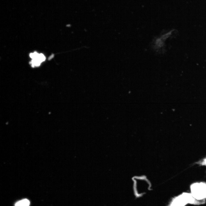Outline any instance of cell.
Returning a JSON list of instances; mask_svg holds the SVG:
<instances>
[{
    "mask_svg": "<svg viewBox=\"0 0 206 206\" xmlns=\"http://www.w3.org/2000/svg\"><path fill=\"white\" fill-rule=\"evenodd\" d=\"M133 189L135 195L140 197L150 189L151 185L149 180L144 176H136L133 178Z\"/></svg>",
    "mask_w": 206,
    "mask_h": 206,
    "instance_id": "cell-1",
    "label": "cell"
},
{
    "mask_svg": "<svg viewBox=\"0 0 206 206\" xmlns=\"http://www.w3.org/2000/svg\"><path fill=\"white\" fill-rule=\"evenodd\" d=\"M191 194L195 199L202 200L206 198V183L196 182L190 186Z\"/></svg>",
    "mask_w": 206,
    "mask_h": 206,
    "instance_id": "cell-2",
    "label": "cell"
},
{
    "mask_svg": "<svg viewBox=\"0 0 206 206\" xmlns=\"http://www.w3.org/2000/svg\"><path fill=\"white\" fill-rule=\"evenodd\" d=\"M195 199L191 193H184L174 198L169 206H185L189 203H193Z\"/></svg>",
    "mask_w": 206,
    "mask_h": 206,
    "instance_id": "cell-3",
    "label": "cell"
},
{
    "mask_svg": "<svg viewBox=\"0 0 206 206\" xmlns=\"http://www.w3.org/2000/svg\"><path fill=\"white\" fill-rule=\"evenodd\" d=\"M30 202L29 200L24 199L17 202L15 206H29Z\"/></svg>",
    "mask_w": 206,
    "mask_h": 206,
    "instance_id": "cell-4",
    "label": "cell"
},
{
    "mask_svg": "<svg viewBox=\"0 0 206 206\" xmlns=\"http://www.w3.org/2000/svg\"><path fill=\"white\" fill-rule=\"evenodd\" d=\"M41 63V62L37 58L32 59L30 62V64H31L32 67L39 66L40 65Z\"/></svg>",
    "mask_w": 206,
    "mask_h": 206,
    "instance_id": "cell-5",
    "label": "cell"
},
{
    "mask_svg": "<svg viewBox=\"0 0 206 206\" xmlns=\"http://www.w3.org/2000/svg\"><path fill=\"white\" fill-rule=\"evenodd\" d=\"M36 58H37L41 63L44 61L45 60V57L42 54H39L38 57Z\"/></svg>",
    "mask_w": 206,
    "mask_h": 206,
    "instance_id": "cell-6",
    "label": "cell"
},
{
    "mask_svg": "<svg viewBox=\"0 0 206 206\" xmlns=\"http://www.w3.org/2000/svg\"><path fill=\"white\" fill-rule=\"evenodd\" d=\"M39 54L36 52L33 53H31L30 54L29 56L32 59L36 58L38 57Z\"/></svg>",
    "mask_w": 206,
    "mask_h": 206,
    "instance_id": "cell-7",
    "label": "cell"
},
{
    "mask_svg": "<svg viewBox=\"0 0 206 206\" xmlns=\"http://www.w3.org/2000/svg\"><path fill=\"white\" fill-rule=\"evenodd\" d=\"M201 165L206 166V157L200 163Z\"/></svg>",
    "mask_w": 206,
    "mask_h": 206,
    "instance_id": "cell-8",
    "label": "cell"
},
{
    "mask_svg": "<svg viewBox=\"0 0 206 206\" xmlns=\"http://www.w3.org/2000/svg\"><path fill=\"white\" fill-rule=\"evenodd\" d=\"M54 55L53 54L48 59L49 60H51V59H52L54 57Z\"/></svg>",
    "mask_w": 206,
    "mask_h": 206,
    "instance_id": "cell-9",
    "label": "cell"
}]
</instances>
